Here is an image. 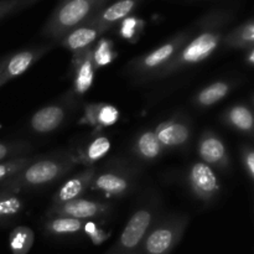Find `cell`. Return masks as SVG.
Returning <instances> with one entry per match:
<instances>
[{"instance_id": "1", "label": "cell", "mask_w": 254, "mask_h": 254, "mask_svg": "<svg viewBox=\"0 0 254 254\" xmlns=\"http://www.w3.org/2000/svg\"><path fill=\"white\" fill-rule=\"evenodd\" d=\"M78 165L76 153L60 151L46 156H37L31 164L0 185V190L19 193L21 191L47 188L61 180Z\"/></svg>"}, {"instance_id": "2", "label": "cell", "mask_w": 254, "mask_h": 254, "mask_svg": "<svg viewBox=\"0 0 254 254\" xmlns=\"http://www.w3.org/2000/svg\"><path fill=\"white\" fill-rule=\"evenodd\" d=\"M221 41H222L221 32L215 31V30H206V31L200 32L193 39L188 40L183 45V47L176 52L171 61L154 77L153 81L168 78L183 69L205 61L217 50Z\"/></svg>"}, {"instance_id": "3", "label": "cell", "mask_w": 254, "mask_h": 254, "mask_svg": "<svg viewBox=\"0 0 254 254\" xmlns=\"http://www.w3.org/2000/svg\"><path fill=\"white\" fill-rule=\"evenodd\" d=\"M160 217V205L158 200L148 201L136 208L122 231L116 245L108 251L109 254H131L140 250L141 243L154 223Z\"/></svg>"}, {"instance_id": "4", "label": "cell", "mask_w": 254, "mask_h": 254, "mask_svg": "<svg viewBox=\"0 0 254 254\" xmlns=\"http://www.w3.org/2000/svg\"><path fill=\"white\" fill-rule=\"evenodd\" d=\"M138 181L135 168L119 161H111L102 169L97 168L89 191L108 198H122L134 191Z\"/></svg>"}, {"instance_id": "5", "label": "cell", "mask_w": 254, "mask_h": 254, "mask_svg": "<svg viewBox=\"0 0 254 254\" xmlns=\"http://www.w3.org/2000/svg\"><path fill=\"white\" fill-rule=\"evenodd\" d=\"M190 217L183 213L159 217L141 243V254H170L178 247Z\"/></svg>"}, {"instance_id": "6", "label": "cell", "mask_w": 254, "mask_h": 254, "mask_svg": "<svg viewBox=\"0 0 254 254\" xmlns=\"http://www.w3.org/2000/svg\"><path fill=\"white\" fill-rule=\"evenodd\" d=\"M189 40V35L180 34L153 51L136 57L129 62L127 71L138 82L153 81L154 77L171 61L176 52Z\"/></svg>"}, {"instance_id": "7", "label": "cell", "mask_w": 254, "mask_h": 254, "mask_svg": "<svg viewBox=\"0 0 254 254\" xmlns=\"http://www.w3.org/2000/svg\"><path fill=\"white\" fill-rule=\"evenodd\" d=\"M93 6L94 0H68L55 12L45 27L44 35L55 41L61 40L88 17Z\"/></svg>"}, {"instance_id": "8", "label": "cell", "mask_w": 254, "mask_h": 254, "mask_svg": "<svg viewBox=\"0 0 254 254\" xmlns=\"http://www.w3.org/2000/svg\"><path fill=\"white\" fill-rule=\"evenodd\" d=\"M185 180L191 193L205 205H211L220 196V179L215 170L202 161H195L189 166Z\"/></svg>"}, {"instance_id": "9", "label": "cell", "mask_w": 254, "mask_h": 254, "mask_svg": "<svg viewBox=\"0 0 254 254\" xmlns=\"http://www.w3.org/2000/svg\"><path fill=\"white\" fill-rule=\"evenodd\" d=\"M156 138L165 149L184 150L192 140V126L188 117L176 116L161 122L154 128Z\"/></svg>"}, {"instance_id": "10", "label": "cell", "mask_w": 254, "mask_h": 254, "mask_svg": "<svg viewBox=\"0 0 254 254\" xmlns=\"http://www.w3.org/2000/svg\"><path fill=\"white\" fill-rule=\"evenodd\" d=\"M113 205L101 200L79 197L62 205L51 206L47 212V217L51 216H64V217L76 218L81 221H93L103 218L111 213Z\"/></svg>"}, {"instance_id": "11", "label": "cell", "mask_w": 254, "mask_h": 254, "mask_svg": "<svg viewBox=\"0 0 254 254\" xmlns=\"http://www.w3.org/2000/svg\"><path fill=\"white\" fill-rule=\"evenodd\" d=\"M197 154L200 161L211 168L221 171L231 169V156L227 145L218 134L212 130H205L197 141Z\"/></svg>"}, {"instance_id": "12", "label": "cell", "mask_w": 254, "mask_h": 254, "mask_svg": "<svg viewBox=\"0 0 254 254\" xmlns=\"http://www.w3.org/2000/svg\"><path fill=\"white\" fill-rule=\"evenodd\" d=\"M50 49H51V45L37 46L34 49L21 50L7 56L5 59L1 73H0V88L9 81L25 73L32 64H36L44 55H46Z\"/></svg>"}, {"instance_id": "13", "label": "cell", "mask_w": 254, "mask_h": 254, "mask_svg": "<svg viewBox=\"0 0 254 254\" xmlns=\"http://www.w3.org/2000/svg\"><path fill=\"white\" fill-rule=\"evenodd\" d=\"M72 71H73L72 92L77 97L83 96L93 84L94 74H96V66L92 57V47L74 52L72 59Z\"/></svg>"}, {"instance_id": "14", "label": "cell", "mask_w": 254, "mask_h": 254, "mask_svg": "<svg viewBox=\"0 0 254 254\" xmlns=\"http://www.w3.org/2000/svg\"><path fill=\"white\" fill-rule=\"evenodd\" d=\"M97 171V166H87L71 179L64 181L52 196V206L62 205L82 197L88 191L91 181Z\"/></svg>"}, {"instance_id": "15", "label": "cell", "mask_w": 254, "mask_h": 254, "mask_svg": "<svg viewBox=\"0 0 254 254\" xmlns=\"http://www.w3.org/2000/svg\"><path fill=\"white\" fill-rule=\"evenodd\" d=\"M67 118V106L49 104L35 112L30 118V128L37 134H49L57 130Z\"/></svg>"}, {"instance_id": "16", "label": "cell", "mask_w": 254, "mask_h": 254, "mask_svg": "<svg viewBox=\"0 0 254 254\" xmlns=\"http://www.w3.org/2000/svg\"><path fill=\"white\" fill-rule=\"evenodd\" d=\"M104 30L96 22L91 21L87 25L74 27L69 32H67L61 40L60 44L62 47L69 50L71 52H78L92 47V44L97 41L99 35L103 34Z\"/></svg>"}, {"instance_id": "17", "label": "cell", "mask_w": 254, "mask_h": 254, "mask_svg": "<svg viewBox=\"0 0 254 254\" xmlns=\"http://www.w3.org/2000/svg\"><path fill=\"white\" fill-rule=\"evenodd\" d=\"M131 151L139 160L153 163L164 155L166 149L156 138L154 129H145L136 134L135 138L133 139Z\"/></svg>"}, {"instance_id": "18", "label": "cell", "mask_w": 254, "mask_h": 254, "mask_svg": "<svg viewBox=\"0 0 254 254\" xmlns=\"http://www.w3.org/2000/svg\"><path fill=\"white\" fill-rule=\"evenodd\" d=\"M222 122L240 133L246 134L248 136L253 135L254 117L252 108L248 104L238 103L231 106L222 114Z\"/></svg>"}, {"instance_id": "19", "label": "cell", "mask_w": 254, "mask_h": 254, "mask_svg": "<svg viewBox=\"0 0 254 254\" xmlns=\"http://www.w3.org/2000/svg\"><path fill=\"white\" fill-rule=\"evenodd\" d=\"M232 89L233 82L227 81V79H220V81L213 82L200 89L195 94L192 102L195 103V106L200 107V108H208V107L215 106L218 102L225 99Z\"/></svg>"}, {"instance_id": "20", "label": "cell", "mask_w": 254, "mask_h": 254, "mask_svg": "<svg viewBox=\"0 0 254 254\" xmlns=\"http://www.w3.org/2000/svg\"><path fill=\"white\" fill-rule=\"evenodd\" d=\"M84 223L86 221L76 220V218L51 216L45 222L44 230L55 237H69V236H77L83 232Z\"/></svg>"}, {"instance_id": "21", "label": "cell", "mask_w": 254, "mask_h": 254, "mask_svg": "<svg viewBox=\"0 0 254 254\" xmlns=\"http://www.w3.org/2000/svg\"><path fill=\"white\" fill-rule=\"evenodd\" d=\"M111 150V140L106 135H97L83 149L76 151L77 160L81 165L92 166Z\"/></svg>"}, {"instance_id": "22", "label": "cell", "mask_w": 254, "mask_h": 254, "mask_svg": "<svg viewBox=\"0 0 254 254\" xmlns=\"http://www.w3.org/2000/svg\"><path fill=\"white\" fill-rule=\"evenodd\" d=\"M254 44V25L252 21L243 24L231 31L223 39V45L236 50H250L253 49Z\"/></svg>"}, {"instance_id": "23", "label": "cell", "mask_w": 254, "mask_h": 254, "mask_svg": "<svg viewBox=\"0 0 254 254\" xmlns=\"http://www.w3.org/2000/svg\"><path fill=\"white\" fill-rule=\"evenodd\" d=\"M134 5H135V1H134V0H119L116 4L111 5L108 9L104 10L101 14V16L97 20H94L93 22L99 25V26L106 31L113 22H117L118 20L124 19V17L133 10Z\"/></svg>"}, {"instance_id": "24", "label": "cell", "mask_w": 254, "mask_h": 254, "mask_svg": "<svg viewBox=\"0 0 254 254\" xmlns=\"http://www.w3.org/2000/svg\"><path fill=\"white\" fill-rule=\"evenodd\" d=\"M35 242V233L27 226H17L9 235V247L12 254H29Z\"/></svg>"}, {"instance_id": "25", "label": "cell", "mask_w": 254, "mask_h": 254, "mask_svg": "<svg viewBox=\"0 0 254 254\" xmlns=\"http://www.w3.org/2000/svg\"><path fill=\"white\" fill-rule=\"evenodd\" d=\"M25 201L19 193L0 190V221L15 218L24 211Z\"/></svg>"}, {"instance_id": "26", "label": "cell", "mask_w": 254, "mask_h": 254, "mask_svg": "<svg viewBox=\"0 0 254 254\" xmlns=\"http://www.w3.org/2000/svg\"><path fill=\"white\" fill-rule=\"evenodd\" d=\"M92 57L96 68H101L112 64L117 57V52L113 49V42L107 39L99 40L96 46H92Z\"/></svg>"}, {"instance_id": "27", "label": "cell", "mask_w": 254, "mask_h": 254, "mask_svg": "<svg viewBox=\"0 0 254 254\" xmlns=\"http://www.w3.org/2000/svg\"><path fill=\"white\" fill-rule=\"evenodd\" d=\"M32 150L34 148L27 141H0V163L21 156H29Z\"/></svg>"}, {"instance_id": "28", "label": "cell", "mask_w": 254, "mask_h": 254, "mask_svg": "<svg viewBox=\"0 0 254 254\" xmlns=\"http://www.w3.org/2000/svg\"><path fill=\"white\" fill-rule=\"evenodd\" d=\"M36 158L37 156H21V158L11 159V160L1 161L0 163V185L24 168H26Z\"/></svg>"}, {"instance_id": "29", "label": "cell", "mask_w": 254, "mask_h": 254, "mask_svg": "<svg viewBox=\"0 0 254 254\" xmlns=\"http://www.w3.org/2000/svg\"><path fill=\"white\" fill-rule=\"evenodd\" d=\"M119 119V111L117 107L112 104L99 103L98 112H97V127L99 129L108 128L114 126Z\"/></svg>"}, {"instance_id": "30", "label": "cell", "mask_w": 254, "mask_h": 254, "mask_svg": "<svg viewBox=\"0 0 254 254\" xmlns=\"http://www.w3.org/2000/svg\"><path fill=\"white\" fill-rule=\"evenodd\" d=\"M241 164L243 166V170H245L246 175L250 179L251 181H253L254 179V150L252 145H245L241 146Z\"/></svg>"}, {"instance_id": "31", "label": "cell", "mask_w": 254, "mask_h": 254, "mask_svg": "<svg viewBox=\"0 0 254 254\" xmlns=\"http://www.w3.org/2000/svg\"><path fill=\"white\" fill-rule=\"evenodd\" d=\"M83 232L88 236L89 240L93 242V245H102V243L106 240H108V237L111 236V233L102 230V228L99 227L97 223H94L93 221H86L83 227Z\"/></svg>"}, {"instance_id": "32", "label": "cell", "mask_w": 254, "mask_h": 254, "mask_svg": "<svg viewBox=\"0 0 254 254\" xmlns=\"http://www.w3.org/2000/svg\"><path fill=\"white\" fill-rule=\"evenodd\" d=\"M98 108L99 103L86 104L83 109V116H82L79 123L89 126L94 130H98V127H97V112H98Z\"/></svg>"}, {"instance_id": "33", "label": "cell", "mask_w": 254, "mask_h": 254, "mask_svg": "<svg viewBox=\"0 0 254 254\" xmlns=\"http://www.w3.org/2000/svg\"><path fill=\"white\" fill-rule=\"evenodd\" d=\"M140 24L138 19L135 17H127L123 22H122L121 27V35L123 39L131 40L135 37L136 29H138V25Z\"/></svg>"}, {"instance_id": "34", "label": "cell", "mask_w": 254, "mask_h": 254, "mask_svg": "<svg viewBox=\"0 0 254 254\" xmlns=\"http://www.w3.org/2000/svg\"><path fill=\"white\" fill-rule=\"evenodd\" d=\"M248 54H247V57H246V61H247V64H250V66H253L254 64V50L253 49H250L247 50Z\"/></svg>"}, {"instance_id": "35", "label": "cell", "mask_w": 254, "mask_h": 254, "mask_svg": "<svg viewBox=\"0 0 254 254\" xmlns=\"http://www.w3.org/2000/svg\"><path fill=\"white\" fill-rule=\"evenodd\" d=\"M5 59H6V57H2V59H0V73H1V69H2V67H4Z\"/></svg>"}, {"instance_id": "36", "label": "cell", "mask_w": 254, "mask_h": 254, "mask_svg": "<svg viewBox=\"0 0 254 254\" xmlns=\"http://www.w3.org/2000/svg\"><path fill=\"white\" fill-rule=\"evenodd\" d=\"M5 12H6V9H5L4 6H0V17H1Z\"/></svg>"}, {"instance_id": "37", "label": "cell", "mask_w": 254, "mask_h": 254, "mask_svg": "<svg viewBox=\"0 0 254 254\" xmlns=\"http://www.w3.org/2000/svg\"><path fill=\"white\" fill-rule=\"evenodd\" d=\"M131 254H141V252H140V250H138V251H135V252H133Z\"/></svg>"}, {"instance_id": "38", "label": "cell", "mask_w": 254, "mask_h": 254, "mask_svg": "<svg viewBox=\"0 0 254 254\" xmlns=\"http://www.w3.org/2000/svg\"><path fill=\"white\" fill-rule=\"evenodd\" d=\"M1 225H4V222H2V221H0V226Z\"/></svg>"}, {"instance_id": "39", "label": "cell", "mask_w": 254, "mask_h": 254, "mask_svg": "<svg viewBox=\"0 0 254 254\" xmlns=\"http://www.w3.org/2000/svg\"><path fill=\"white\" fill-rule=\"evenodd\" d=\"M106 254H109V253H108V252H107V253H106Z\"/></svg>"}]
</instances>
